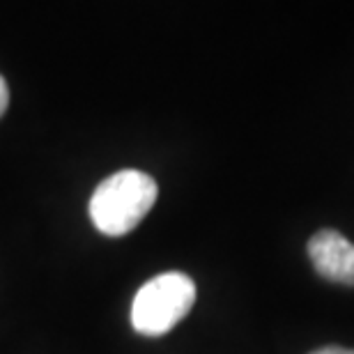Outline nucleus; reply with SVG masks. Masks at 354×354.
Wrapping results in <instances>:
<instances>
[{
    "instance_id": "obj_5",
    "label": "nucleus",
    "mask_w": 354,
    "mask_h": 354,
    "mask_svg": "<svg viewBox=\"0 0 354 354\" xmlns=\"http://www.w3.org/2000/svg\"><path fill=\"white\" fill-rule=\"evenodd\" d=\"M310 354H354V350H348V348H338V345H329V348H320Z\"/></svg>"
},
{
    "instance_id": "obj_2",
    "label": "nucleus",
    "mask_w": 354,
    "mask_h": 354,
    "mask_svg": "<svg viewBox=\"0 0 354 354\" xmlns=\"http://www.w3.org/2000/svg\"><path fill=\"white\" fill-rule=\"evenodd\" d=\"M196 304V283L182 272L154 276L138 290L131 304V324L143 336L168 334Z\"/></svg>"
},
{
    "instance_id": "obj_4",
    "label": "nucleus",
    "mask_w": 354,
    "mask_h": 354,
    "mask_svg": "<svg viewBox=\"0 0 354 354\" xmlns=\"http://www.w3.org/2000/svg\"><path fill=\"white\" fill-rule=\"evenodd\" d=\"M7 106H10V88H7V81L0 76V118L5 115Z\"/></svg>"
},
{
    "instance_id": "obj_3",
    "label": "nucleus",
    "mask_w": 354,
    "mask_h": 354,
    "mask_svg": "<svg viewBox=\"0 0 354 354\" xmlns=\"http://www.w3.org/2000/svg\"><path fill=\"white\" fill-rule=\"evenodd\" d=\"M308 258L327 281L354 286V244L338 230H320L308 239Z\"/></svg>"
},
{
    "instance_id": "obj_1",
    "label": "nucleus",
    "mask_w": 354,
    "mask_h": 354,
    "mask_svg": "<svg viewBox=\"0 0 354 354\" xmlns=\"http://www.w3.org/2000/svg\"><path fill=\"white\" fill-rule=\"evenodd\" d=\"M159 196L157 182L140 171L109 175L90 198V218L102 235L122 237L131 232L154 207Z\"/></svg>"
}]
</instances>
